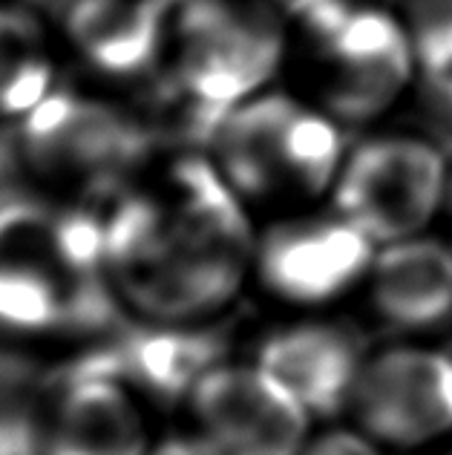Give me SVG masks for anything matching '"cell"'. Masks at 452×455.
<instances>
[{"mask_svg": "<svg viewBox=\"0 0 452 455\" xmlns=\"http://www.w3.org/2000/svg\"><path fill=\"white\" fill-rule=\"evenodd\" d=\"M101 211L107 271L122 308L150 323H205L254 266L245 202L202 156H179L150 182L87 199Z\"/></svg>", "mask_w": 452, "mask_h": 455, "instance_id": "obj_1", "label": "cell"}, {"mask_svg": "<svg viewBox=\"0 0 452 455\" xmlns=\"http://www.w3.org/2000/svg\"><path fill=\"white\" fill-rule=\"evenodd\" d=\"M118 308L99 208L0 190V331L27 340L107 331Z\"/></svg>", "mask_w": 452, "mask_h": 455, "instance_id": "obj_2", "label": "cell"}, {"mask_svg": "<svg viewBox=\"0 0 452 455\" xmlns=\"http://www.w3.org/2000/svg\"><path fill=\"white\" fill-rule=\"evenodd\" d=\"M340 122L285 92L236 104L210 139V162L242 202L297 205L329 194L346 162Z\"/></svg>", "mask_w": 452, "mask_h": 455, "instance_id": "obj_3", "label": "cell"}, {"mask_svg": "<svg viewBox=\"0 0 452 455\" xmlns=\"http://www.w3.org/2000/svg\"><path fill=\"white\" fill-rule=\"evenodd\" d=\"M168 46L162 78L217 116L266 92L285 55L282 23L263 0H187Z\"/></svg>", "mask_w": 452, "mask_h": 455, "instance_id": "obj_4", "label": "cell"}, {"mask_svg": "<svg viewBox=\"0 0 452 455\" xmlns=\"http://www.w3.org/2000/svg\"><path fill=\"white\" fill-rule=\"evenodd\" d=\"M156 141L145 116L61 87L18 124L20 162L87 199H104L141 176Z\"/></svg>", "mask_w": 452, "mask_h": 455, "instance_id": "obj_5", "label": "cell"}, {"mask_svg": "<svg viewBox=\"0 0 452 455\" xmlns=\"http://www.w3.org/2000/svg\"><path fill=\"white\" fill-rule=\"evenodd\" d=\"M303 29L320 104L343 124L384 116L418 76L407 27L380 6L331 0Z\"/></svg>", "mask_w": 452, "mask_h": 455, "instance_id": "obj_6", "label": "cell"}, {"mask_svg": "<svg viewBox=\"0 0 452 455\" xmlns=\"http://www.w3.org/2000/svg\"><path fill=\"white\" fill-rule=\"evenodd\" d=\"M444 153L418 136H375L349 150L331 188L335 211L377 248L421 236L447 208Z\"/></svg>", "mask_w": 452, "mask_h": 455, "instance_id": "obj_7", "label": "cell"}, {"mask_svg": "<svg viewBox=\"0 0 452 455\" xmlns=\"http://www.w3.org/2000/svg\"><path fill=\"white\" fill-rule=\"evenodd\" d=\"M377 245L340 213L274 222L254 245L259 283L282 303L326 306L369 277Z\"/></svg>", "mask_w": 452, "mask_h": 455, "instance_id": "obj_8", "label": "cell"}, {"mask_svg": "<svg viewBox=\"0 0 452 455\" xmlns=\"http://www.w3.org/2000/svg\"><path fill=\"white\" fill-rule=\"evenodd\" d=\"M352 412L377 447L415 450L452 433V355L395 346L366 357Z\"/></svg>", "mask_w": 452, "mask_h": 455, "instance_id": "obj_9", "label": "cell"}, {"mask_svg": "<svg viewBox=\"0 0 452 455\" xmlns=\"http://www.w3.org/2000/svg\"><path fill=\"white\" fill-rule=\"evenodd\" d=\"M187 406L210 455H300L308 444L312 415L259 363H219Z\"/></svg>", "mask_w": 452, "mask_h": 455, "instance_id": "obj_10", "label": "cell"}, {"mask_svg": "<svg viewBox=\"0 0 452 455\" xmlns=\"http://www.w3.org/2000/svg\"><path fill=\"white\" fill-rule=\"evenodd\" d=\"M225 340L205 323H150L118 329L75 363L113 375L136 395L159 403L187 401L208 372L222 363Z\"/></svg>", "mask_w": 452, "mask_h": 455, "instance_id": "obj_11", "label": "cell"}, {"mask_svg": "<svg viewBox=\"0 0 452 455\" xmlns=\"http://www.w3.org/2000/svg\"><path fill=\"white\" fill-rule=\"evenodd\" d=\"M136 392L113 375L73 363L58 378L44 455H147Z\"/></svg>", "mask_w": 452, "mask_h": 455, "instance_id": "obj_12", "label": "cell"}, {"mask_svg": "<svg viewBox=\"0 0 452 455\" xmlns=\"http://www.w3.org/2000/svg\"><path fill=\"white\" fill-rule=\"evenodd\" d=\"M257 363L312 418H335L352 410L366 357L361 338L346 326L294 323L271 334Z\"/></svg>", "mask_w": 452, "mask_h": 455, "instance_id": "obj_13", "label": "cell"}, {"mask_svg": "<svg viewBox=\"0 0 452 455\" xmlns=\"http://www.w3.org/2000/svg\"><path fill=\"white\" fill-rule=\"evenodd\" d=\"M50 15L101 76H147L168 50V4L162 0H61Z\"/></svg>", "mask_w": 452, "mask_h": 455, "instance_id": "obj_14", "label": "cell"}, {"mask_svg": "<svg viewBox=\"0 0 452 455\" xmlns=\"http://www.w3.org/2000/svg\"><path fill=\"white\" fill-rule=\"evenodd\" d=\"M375 315L395 329L426 331L452 320V248L412 236L377 251L369 271Z\"/></svg>", "mask_w": 452, "mask_h": 455, "instance_id": "obj_15", "label": "cell"}, {"mask_svg": "<svg viewBox=\"0 0 452 455\" xmlns=\"http://www.w3.org/2000/svg\"><path fill=\"white\" fill-rule=\"evenodd\" d=\"M58 90L55 61L41 20L0 0V122L18 127Z\"/></svg>", "mask_w": 452, "mask_h": 455, "instance_id": "obj_16", "label": "cell"}, {"mask_svg": "<svg viewBox=\"0 0 452 455\" xmlns=\"http://www.w3.org/2000/svg\"><path fill=\"white\" fill-rule=\"evenodd\" d=\"M407 27L418 76L452 69V0H403Z\"/></svg>", "mask_w": 452, "mask_h": 455, "instance_id": "obj_17", "label": "cell"}, {"mask_svg": "<svg viewBox=\"0 0 452 455\" xmlns=\"http://www.w3.org/2000/svg\"><path fill=\"white\" fill-rule=\"evenodd\" d=\"M300 455H380L377 444L366 433H352V429H331L320 438H308Z\"/></svg>", "mask_w": 452, "mask_h": 455, "instance_id": "obj_18", "label": "cell"}, {"mask_svg": "<svg viewBox=\"0 0 452 455\" xmlns=\"http://www.w3.org/2000/svg\"><path fill=\"white\" fill-rule=\"evenodd\" d=\"M421 78V90H424V101L430 107V113L452 127V69L449 73H435V76H418Z\"/></svg>", "mask_w": 452, "mask_h": 455, "instance_id": "obj_19", "label": "cell"}, {"mask_svg": "<svg viewBox=\"0 0 452 455\" xmlns=\"http://www.w3.org/2000/svg\"><path fill=\"white\" fill-rule=\"evenodd\" d=\"M20 162L18 150V127L0 122V190H4V179Z\"/></svg>", "mask_w": 452, "mask_h": 455, "instance_id": "obj_20", "label": "cell"}, {"mask_svg": "<svg viewBox=\"0 0 452 455\" xmlns=\"http://www.w3.org/2000/svg\"><path fill=\"white\" fill-rule=\"evenodd\" d=\"M147 455H210V452L194 435V438H168V441H162V444L150 447Z\"/></svg>", "mask_w": 452, "mask_h": 455, "instance_id": "obj_21", "label": "cell"}, {"mask_svg": "<svg viewBox=\"0 0 452 455\" xmlns=\"http://www.w3.org/2000/svg\"><path fill=\"white\" fill-rule=\"evenodd\" d=\"M268 4L274 9H280V12H285V15H291V18H297V20L303 23V20L312 18L314 12L329 6L331 0H268Z\"/></svg>", "mask_w": 452, "mask_h": 455, "instance_id": "obj_22", "label": "cell"}, {"mask_svg": "<svg viewBox=\"0 0 452 455\" xmlns=\"http://www.w3.org/2000/svg\"><path fill=\"white\" fill-rule=\"evenodd\" d=\"M444 211H449V217H452V173H449V190H447V208Z\"/></svg>", "mask_w": 452, "mask_h": 455, "instance_id": "obj_23", "label": "cell"}, {"mask_svg": "<svg viewBox=\"0 0 452 455\" xmlns=\"http://www.w3.org/2000/svg\"><path fill=\"white\" fill-rule=\"evenodd\" d=\"M162 4H168V6H182V4H187V0H162Z\"/></svg>", "mask_w": 452, "mask_h": 455, "instance_id": "obj_24", "label": "cell"}, {"mask_svg": "<svg viewBox=\"0 0 452 455\" xmlns=\"http://www.w3.org/2000/svg\"><path fill=\"white\" fill-rule=\"evenodd\" d=\"M449 355H452V352H449Z\"/></svg>", "mask_w": 452, "mask_h": 455, "instance_id": "obj_25", "label": "cell"}]
</instances>
